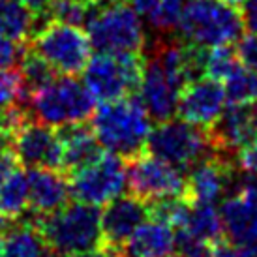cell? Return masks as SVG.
I'll list each match as a JSON object with an SVG mask.
<instances>
[{
    "instance_id": "cell-8",
    "label": "cell",
    "mask_w": 257,
    "mask_h": 257,
    "mask_svg": "<svg viewBox=\"0 0 257 257\" xmlns=\"http://www.w3.org/2000/svg\"><path fill=\"white\" fill-rule=\"evenodd\" d=\"M29 47L64 75L81 73L92 57V43L85 30L53 19L34 32Z\"/></svg>"
},
{
    "instance_id": "cell-12",
    "label": "cell",
    "mask_w": 257,
    "mask_h": 257,
    "mask_svg": "<svg viewBox=\"0 0 257 257\" xmlns=\"http://www.w3.org/2000/svg\"><path fill=\"white\" fill-rule=\"evenodd\" d=\"M235 160L231 156L212 152L192 167L186 177L184 199L188 203L216 205L227 197L235 186Z\"/></svg>"
},
{
    "instance_id": "cell-6",
    "label": "cell",
    "mask_w": 257,
    "mask_h": 257,
    "mask_svg": "<svg viewBox=\"0 0 257 257\" xmlns=\"http://www.w3.org/2000/svg\"><path fill=\"white\" fill-rule=\"evenodd\" d=\"M143 68L141 53H98L86 62L83 83L96 100H118L137 92Z\"/></svg>"
},
{
    "instance_id": "cell-5",
    "label": "cell",
    "mask_w": 257,
    "mask_h": 257,
    "mask_svg": "<svg viewBox=\"0 0 257 257\" xmlns=\"http://www.w3.org/2000/svg\"><path fill=\"white\" fill-rule=\"evenodd\" d=\"M85 27L98 53H141L147 45L143 19L126 0L96 6Z\"/></svg>"
},
{
    "instance_id": "cell-16",
    "label": "cell",
    "mask_w": 257,
    "mask_h": 257,
    "mask_svg": "<svg viewBox=\"0 0 257 257\" xmlns=\"http://www.w3.org/2000/svg\"><path fill=\"white\" fill-rule=\"evenodd\" d=\"M29 180V208L34 216H47L70 203L72 192L68 175L58 169H30Z\"/></svg>"
},
{
    "instance_id": "cell-21",
    "label": "cell",
    "mask_w": 257,
    "mask_h": 257,
    "mask_svg": "<svg viewBox=\"0 0 257 257\" xmlns=\"http://www.w3.org/2000/svg\"><path fill=\"white\" fill-rule=\"evenodd\" d=\"M29 210V180L21 169H14L0 184V221L14 223Z\"/></svg>"
},
{
    "instance_id": "cell-9",
    "label": "cell",
    "mask_w": 257,
    "mask_h": 257,
    "mask_svg": "<svg viewBox=\"0 0 257 257\" xmlns=\"http://www.w3.org/2000/svg\"><path fill=\"white\" fill-rule=\"evenodd\" d=\"M126 182L132 195L149 203L165 197H184L186 193L182 169L150 152L147 154V150L128 160Z\"/></svg>"
},
{
    "instance_id": "cell-17",
    "label": "cell",
    "mask_w": 257,
    "mask_h": 257,
    "mask_svg": "<svg viewBox=\"0 0 257 257\" xmlns=\"http://www.w3.org/2000/svg\"><path fill=\"white\" fill-rule=\"evenodd\" d=\"M58 136L62 141V171L66 175L90 165L103 154L92 126H86V122L62 126L58 130Z\"/></svg>"
},
{
    "instance_id": "cell-10",
    "label": "cell",
    "mask_w": 257,
    "mask_h": 257,
    "mask_svg": "<svg viewBox=\"0 0 257 257\" xmlns=\"http://www.w3.org/2000/svg\"><path fill=\"white\" fill-rule=\"evenodd\" d=\"M68 182L75 201L101 207L126 190V165L120 156L103 152L90 165L68 175Z\"/></svg>"
},
{
    "instance_id": "cell-25",
    "label": "cell",
    "mask_w": 257,
    "mask_h": 257,
    "mask_svg": "<svg viewBox=\"0 0 257 257\" xmlns=\"http://www.w3.org/2000/svg\"><path fill=\"white\" fill-rule=\"evenodd\" d=\"M238 66H240V60L236 57L235 49L231 45H220V47L208 49L205 73L212 79L225 81Z\"/></svg>"
},
{
    "instance_id": "cell-20",
    "label": "cell",
    "mask_w": 257,
    "mask_h": 257,
    "mask_svg": "<svg viewBox=\"0 0 257 257\" xmlns=\"http://www.w3.org/2000/svg\"><path fill=\"white\" fill-rule=\"evenodd\" d=\"M177 231H182L195 240L208 244H214L216 240L223 238V223L214 205L188 203L184 218Z\"/></svg>"
},
{
    "instance_id": "cell-33",
    "label": "cell",
    "mask_w": 257,
    "mask_h": 257,
    "mask_svg": "<svg viewBox=\"0 0 257 257\" xmlns=\"http://www.w3.org/2000/svg\"><path fill=\"white\" fill-rule=\"evenodd\" d=\"M132 4L130 6L136 10L141 19H147V21L152 25L154 17L158 14V6H160V0H130Z\"/></svg>"
},
{
    "instance_id": "cell-23",
    "label": "cell",
    "mask_w": 257,
    "mask_h": 257,
    "mask_svg": "<svg viewBox=\"0 0 257 257\" xmlns=\"http://www.w3.org/2000/svg\"><path fill=\"white\" fill-rule=\"evenodd\" d=\"M19 75H21L23 88H25L27 100H29L32 92H36L45 85H49L51 81H55L58 77V72L42 55H38L36 51H32L27 45V51L19 62Z\"/></svg>"
},
{
    "instance_id": "cell-40",
    "label": "cell",
    "mask_w": 257,
    "mask_h": 257,
    "mask_svg": "<svg viewBox=\"0 0 257 257\" xmlns=\"http://www.w3.org/2000/svg\"><path fill=\"white\" fill-rule=\"evenodd\" d=\"M0 147H8V139H6V136H4L2 128H0Z\"/></svg>"
},
{
    "instance_id": "cell-34",
    "label": "cell",
    "mask_w": 257,
    "mask_h": 257,
    "mask_svg": "<svg viewBox=\"0 0 257 257\" xmlns=\"http://www.w3.org/2000/svg\"><path fill=\"white\" fill-rule=\"evenodd\" d=\"M17 169V160L10 147H0V184L6 180L10 173Z\"/></svg>"
},
{
    "instance_id": "cell-11",
    "label": "cell",
    "mask_w": 257,
    "mask_h": 257,
    "mask_svg": "<svg viewBox=\"0 0 257 257\" xmlns=\"http://www.w3.org/2000/svg\"><path fill=\"white\" fill-rule=\"evenodd\" d=\"M10 149L17 164L29 169H62V141L58 130L32 116L15 130Z\"/></svg>"
},
{
    "instance_id": "cell-2",
    "label": "cell",
    "mask_w": 257,
    "mask_h": 257,
    "mask_svg": "<svg viewBox=\"0 0 257 257\" xmlns=\"http://www.w3.org/2000/svg\"><path fill=\"white\" fill-rule=\"evenodd\" d=\"M100 214L98 207L75 201L47 216H34V223L53 257H75L103 244Z\"/></svg>"
},
{
    "instance_id": "cell-41",
    "label": "cell",
    "mask_w": 257,
    "mask_h": 257,
    "mask_svg": "<svg viewBox=\"0 0 257 257\" xmlns=\"http://www.w3.org/2000/svg\"><path fill=\"white\" fill-rule=\"evenodd\" d=\"M0 257H2V233H0Z\"/></svg>"
},
{
    "instance_id": "cell-29",
    "label": "cell",
    "mask_w": 257,
    "mask_h": 257,
    "mask_svg": "<svg viewBox=\"0 0 257 257\" xmlns=\"http://www.w3.org/2000/svg\"><path fill=\"white\" fill-rule=\"evenodd\" d=\"M27 51V42H17L0 34V70L17 68Z\"/></svg>"
},
{
    "instance_id": "cell-3",
    "label": "cell",
    "mask_w": 257,
    "mask_h": 257,
    "mask_svg": "<svg viewBox=\"0 0 257 257\" xmlns=\"http://www.w3.org/2000/svg\"><path fill=\"white\" fill-rule=\"evenodd\" d=\"M244 27L242 10L227 0H186L177 23L182 42L205 49L235 43Z\"/></svg>"
},
{
    "instance_id": "cell-1",
    "label": "cell",
    "mask_w": 257,
    "mask_h": 257,
    "mask_svg": "<svg viewBox=\"0 0 257 257\" xmlns=\"http://www.w3.org/2000/svg\"><path fill=\"white\" fill-rule=\"evenodd\" d=\"M150 130L149 113L136 96L103 101L101 107L94 109L92 132L98 143L124 160H132L147 150Z\"/></svg>"
},
{
    "instance_id": "cell-7",
    "label": "cell",
    "mask_w": 257,
    "mask_h": 257,
    "mask_svg": "<svg viewBox=\"0 0 257 257\" xmlns=\"http://www.w3.org/2000/svg\"><path fill=\"white\" fill-rule=\"evenodd\" d=\"M147 150L179 169H192L197 162L214 152L207 128L190 124L182 118L158 122L150 130Z\"/></svg>"
},
{
    "instance_id": "cell-22",
    "label": "cell",
    "mask_w": 257,
    "mask_h": 257,
    "mask_svg": "<svg viewBox=\"0 0 257 257\" xmlns=\"http://www.w3.org/2000/svg\"><path fill=\"white\" fill-rule=\"evenodd\" d=\"M36 15L21 0H0V34L17 42H27L34 30Z\"/></svg>"
},
{
    "instance_id": "cell-38",
    "label": "cell",
    "mask_w": 257,
    "mask_h": 257,
    "mask_svg": "<svg viewBox=\"0 0 257 257\" xmlns=\"http://www.w3.org/2000/svg\"><path fill=\"white\" fill-rule=\"evenodd\" d=\"M21 2L29 8L32 14L36 15L38 19V17H43V15L49 12V6L53 0H21Z\"/></svg>"
},
{
    "instance_id": "cell-15",
    "label": "cell",
    "mask_w": 257,
    "mask_h": 257,
    "mask_svg": "<svg viewBox=\"0 0 257 257\" xmlns=\"http://www.w3.org/2000/svg\"><path fill=\"white\" fill-rule=\"evenodd\" d=\"M150 218L149 201L136 195H118L109 201L100 214L103 244L122 248L145 220Z\"/></svg>"
},
{
    "instance_id": "cell-30",
    "label": "cell",
    "mask_w": 257,
    "mask_h": 257,
    "mask_svg": "<svg viewBox=\"0 0 257 257\" xmlns=\"http://www.w3.org/2000/svg\"><path fill=\"white\" fill-rule=\"evenodd\" d=\"M177 236V253L180 257H214L212 255V244L195 240L192 236H188L182 231L175 229Z\"/></svg>"
},
{
    "instance_id": "cell-28",
    "label": "cell",
    "mask_w": 257,
    "mask_h": 257,
    "mask_svg": "<svg viewBox=\"0 0 257 257\" xmlns=\"http://www.w3.org/2000/svg\"><path fill=\"white\" fill-rule=\"evenodd\" d=\"M184 4L186 0H160L158 14L154 17V21H152V27L160 30L162 34H167V32L175 30Z\"/></svg>"
},
{
    "instance_id": "cell-13",
    "label": "cell",
    "mask_w": 257,
    "mask_h": 257,
    "mask_svg": "<svg viewBox=\"0 0 257 257\" xmlns=\"http://www.w3.org/2000/svg\"><path fill=\"white\" fill-rule=\"evenodd\" d=\"M207 132L214 152L235 158L236 150L257 141V100L223 107Z\"/></svg>"
},
{
    "instance_id": "cell-14",
    "label": "cell",
    "mask_w": 257,
    "mask_h": 257,
    "mask_svg": "<svg viewBox=\"0 0 257 257\" xmlns=\"http://www.w3.org/2000/svg\"><path fill=\"white\" fill-rule=\"evenodd\" d=\"M225 101L227 98H225L221 81L205 75L195 81H190L180 90L177 114L190 124L208 128L221 114Z\"/></svg>"
},
{
    "instance_id": "cell-31",
    "label": "cell",
    "mask_w": 257,
    "mask_h": 257,
    "mask_svg": "<svg viewBox=\"0 0 257 257\" xmlns=\"http://www.w3.org/2000/svg\"><path fill=\"white\" fill-rule=\"evenodd\" d=\"M235 43V53L240 60V64L257 72V32L251 30L248 34H242Z\"/></svg>"
},
{
    "instance_id": "cell-27",
    "label": "cell",
    "mask_w": 257,
    "mask_h": 257,
    "mask_svg": "<svg viewBox=\"0 0 257 257\" xmlns=\"http://www.w3.org/2000/svg\"><path fill=\"white\" fill-rule=\"evenodd\" d=\"M27 101L19 70H0V113Z\"/></svg>"
},
{
    "instance_id": "cell-24",
    "label": "cell",
    "mask_w": 257,
    "mask_h": 257,
    "mask_svg": "<svg viewBox=\"0 0 257 257\" xmlns=\"http://www.w3.org/2000/svg\"><path fill=\"white\" fill-rule=\"evenodd\" d=\"M223 90L229 103L257 100V72L240 64L223 81Z\"/></svg>"
},
{
    "instance_id": "cell-26",
    "label": "cell",
    "mask_w": 257,
    "mask_h": 257,
    "mask_svg": "<svg viewBox=\"0 0 257 257\" xmlns=\"http://www.w3.org/2000/svg\"><path fill=\"white\" fill-rule=\"evenodd\" d=\"M94 8L96 6H86V4L70 2V0H53L47 15L53 21H60L66 25H73V27H85L92 15Z\"/></svg>"
},
{
    "instance_id": "cell-36",
    "label": "cell",
    "mask_w": 257,
    "mask_h": 257,
    "mask_svg": "<svg viewBox=\"0 0 257 257\" xmlns=\"http://www.w3.org/2000/svg\"><path fill=\"white\" fill-rule=\"evenodd\" d=\"M240 10H242L244 25L257 32V0H242Z\"/></svg>"
},
{
    "instance_id": "cell-19",
    "label": "cell",
    "mask_w": 257,
    "mask_h": 257,
    "mask_svg": "<svg viewBox=\"0 0 257 257\" xmlns=\"http://www.w3.org/2000/svg\"><path fill=\"white\" fill-rule=\"evenodd\" d=\"M2 257H53L34 218L10 223L2 233Z\"/></svg>"
},
{
    "instance_id": "cell-4",
    "label": "cell",
    "mask_w": 257,
    "mask_h": 257,
    "mask_svg": "<svg viewBox=\"0 0 257 257\" xmlns=\"http://www.w3.org/2000/svg\"><path fill=\"white\" fill-rule=\"evenodd\" d=\"M27 101L30 116L53 128L86 122L96 109V98L75 75H58L49 85L30 94Z\"/></svg>"
},
{
    "instance_id": "cell-32",
    "label": "cell",
    "mask_w": 257,
    "mask_h": 257,
    "mask_svg": "<svg viewBox=\"0 0 257 257\" xmlns=\"http://www.w3.org/2000/svg\"><path fill=\"white\" fill-rule=\"evenodd\" d=\"M235 165L238 171L248 175L250 179H257V141L246 145L235 154Z\"/></svg>"
},
{
    "instance_id": "cell-35",
    "label": "cell",
    "mask_w": 257,
    "mask_h": 257,
    "mask_svg": "<svg viewBox=\"0 0 257 257\" xmlns=\"http://www.w3.org/2000/svg\"><path fill=\"white\" fill-rule=\"evenodd\" d=\"M212 255L214 257H244L240 250L227 238H220L212 244Z\"/></svg>"
},
{
    "instance_id": "cell-37",
    "label": "cell",
    "mask_w": 257,
    "mask_h": 257,
    "mask_svg": "<svg viewBox=\"0 0 257 257\" xmlns=\"http://www.w3.org/2000/svg\"><path fill=\"white\" fill-rule=\"evenodd\" d=\"M75 257H128L122 248H114V246H109V244H101L96 250L85 251V253H79Z\"/></svg>"
},
{
    "instance_id": "cell-39",
    "label": "cell",
    "mask_w": 257,
    "mask_h": 257,
    "mask_svg": "<svg viewBox=\"0 0 257 257\" xmlns=\"http://www.w3.org/2000/svg\"><path fill=\"white\" fill-rule=\"evenodd\" d=\"M70 2H79V4H86V6H96V0H70Z\"/></svg>"
},
{
    "instance_id": "cell-18",
    "label": "cell",
    "mask_w": 257,
    "mask_h": 257,
    "mask_svg": "<svg viewBox=\"0 0 257 257\" xmlns=\"http://www.w3.org/2000/svg\"><path fill=\"white\" fill-rule=\"evenodd\" d=\"M124 250L128 257H173L177 253L175 227L149 218L126 240Z\"/></svg>"
}]
</instances>
